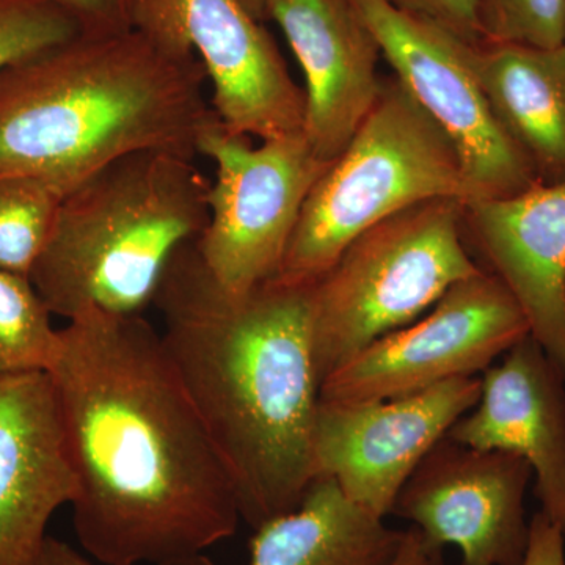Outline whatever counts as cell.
I'll return each instance as SVG.
<instances>
[{
    "instance_id": "6da1fadb",
    "label": "cell",
    "mask_w": 565,
    "mask_h": 565,
    "mask_svg": "<svg viewBox=\"0 0 565 565\" xmlns=\"http://www.w3.org/2000/svg\"><path fill=\"white\" fill-rule=\"evenodd\" d=\"M46 373L77 481L74 531L88 555L159 565L236 534L232 478L143 316L71 319Z\"/></svg>"
},
{
    "instance_id": "7a4b0ae2",
    "label": "cell",
    "mask_w": 565,
    "mask_h": 565,
    "mask_svg": "<svg viewBox=\"0 0 565 565\" xmlns=\"http://www.w3.org/2000/svg\"><path fill=\"white\" fill-rule=\"evenodd\" d=\"M313 282L244 292L215 280L195 241L167 267L154 305L163 348L221 455L253 530L299 508L315 482L319 379Z\"/></svg>"
},
{
    "instance_id": "3957f363",
    "label": "cell",
    "mask_w": 565,
    "mask_h": 565,
    "mask_svg": "<svg viewBox=\"0 0 565 565\" xmlns=\"http://www.w3.org/2000/svg\"><path fill=\"white\" fill-rule=\"evenodd\" d=\"M206 79L174 0H141L131 31L79 35L0 73V178L66 195L131 152L193 159L215 115Z\"/></svg>"
},
{
    "instance_id": "277c9868",
    "label": "cell",
    "mask_w": 565,
    "mask_h": 565,
    "mask_svg": "<svg viewBox=\"0 0 565 565\" xmlns=\"http://www.w3.org/2000/svg\"><path fill=\"white\" fill-rule=\"evenodd\" d=\"M210 188L192 159L147 150L71 189L29 275L52 316L141 315L177 252L206 228Z\"/></svg>"
},
{
    "instance_id": "5b68a950",
    "label": "cell",
    "mask_w": 565,
    "mask_h": 565,
    "mask_svg": "<svg viewBox=\"0 0 565 565\" xmlns=\"http://www.w3.org/2000/svg\"><path fill=\"white\" fill-rule=\"evenodd\" d=\"M475 200L448 137L396 76L315 182L278 277L315 282L359 234L429 200Z\"/></svg>"
},
{
    "instance_id": "8992f818",
    "label": "cell",
    "mask_w": 565,
    "mask_h": 565,
    "mask_svg": "<svg viewBox=\"0 0 565 565\" xmlns=\"http://www.w3.org/2000/svg\"><path fill=\"white\" fill-rule=\"evenodd\" d=\"M462 211L463 203L452 199L399 211L359 234L313 282L311 343L319 385L482 269L463 243Z\"/></svg>"
},
{
    "instance_id": "52a82bcc",
    "label": "cell",
    "mask_w": 565,
    "mask_h": 565,
    "mask_svg": "<svg viewBox=\"0 0 565 565\" xmlns=\"http://www.w3.org/2000/svg\"><path fill=\"white\" fill-rule=\"evenodd\" d=\"M215 162L207 193L210 221L195 241L215 280L244 292L281 273L305 200L330 162L303 132L263 140L234 136L212 117L196 147Z\"/></svg>"
},
{
    "instance_id": "ba28073f",
    "label": "cell",
    "mask_w": 565,
    "mask_h": 565,
    "mask_svg": "<svg viewBox=\"0 0 565 565\" xmlns=\"http://www.w3.org/2000/svg\"><path fill=\"white\" fill-rule=\"evenodd\" d=\"M531 334L522 308L486 269L457 281L422 321L366 345L323 379L319 399L381 403L489 370Z\"/></svg>"
},
{
    "instance_id": "9c48e42d",
    "label": "cell",
    "mask_w": 565,
    "mask_h": 565,
    "mask_svg": "<svg viewBox=\"0 0 565 565\" xmlns=\"http://www.w3.org/2000/svg\"><path fill=\"white\" fill-rule=\"evenodd\" d=\"M401 84L448 137L476 199H508L541 184L504 131L475 66V44L386 0H353Z\"/></svg>"
},
{
    "instance_id": "30bf717a",
    "label": "cell",
    "mask_w": 565,
    "mask_h": 565,
    "mask_svg": "<svg viewBox=\"0 0 565 565\" xmlns=\"http://www.w3.org/2000/svg\"><path fill=\"white\" fill-rule=\"evenodd\" d=\"M479 396L481 379L470 375L381 403L319 399L315 479H332L349 500L385 519L416 467Z\"/></svg>"
},
{
    "instance_id": "8fae6325",
    "label": "cell",
    "mask_w": 565,
    "mask_h": 565,
    "mask_svg": "<svg viewBox=\"0 0 565 565\" xmlns=\"http://www.w3.org/2000/svg\"><path fill=\"white\" fill-rule=\"evenodd\" d=\"M531 476L523 457L444 437L405 482L392 514L414 523L433 552L459 546L462 565H522Z\"/></svg>"
},
{
    "instance_id": "7c38bea8",
    "label": "cell",
    "mask_w": 565,
    "mask_h": 565,
    "mask_svg": "<svg viewBox=\"0 0 565 565\" xmlns=\"http://www.w3.org/2000/svg\"><path fill=\"white\" fill-rule=\"evenodd\" d=\"M462 234L565 377V182L463 203Z\"/></svg>"
},
{
    "instance_id": "4fadbf2b",
    "label": "cell",
    "mask_w": 565,
    "mask_h": 565,
    "mask_svg": "<svg viewBox=\"0 0 565 565\" xmlns=\"http://www.w3.org/2000/svg\"><path fill=\"white\" fill-rule=\"evenodd\" d=\"M77 481L46 371L0 377V565H40Z\"/></svg>"
},
{
    "instance_id": "5bb4252c",
    "label": "cell",
    "mask_w": 565,
    "mask_h": 565,
    "mask_svg": "<svg viewBox=\"0 0 565 565\" xmlns=\"http://www.w3.org/2000/svg\"><path fill=\"white\" fill-rule=\"evenodd\" d=\"M182 28L212 82V110L234 136L303 132L305 92L263 22L243 0H174Z\"/></svg>"
},
{
    "instance_id": "9a60e30c",
    "label": "cell",
    "mask_w": 565,
    "mask_h": 565,
    "mask_svg": "<svg viewBox=\"0 0 565 565\" xmlns=\"http://www.w3.org/2000/svg\"><path fill=\"white\" fill-rule=\"evenodd\" d=\"M269 17L302 66L303 134L332 162L381 96V47L353 0H273Z\"/></svg>"
},
{
    "instance_id": "2e32d148",
    "label": "cell",
    "mask_w": 565,
    "mask_h": 565,
    "mask_svg": "<svg viewBox=\"0 0 565 565\" xmlns=\"http://www.w3.org/2000/svg\"><path fill=\"white\" fill-rule=\"evenodd\" d=\"M475 412L446 437L523 457L542 512L565 534V377L531 334L484 371Z\"/></svg>"
},
{
    "instance_id": "e0dca14e",
    "label": "cell",
    "mask_w": 565,
    "mask_h": 565,
    "mask_svg": "<svg viewBox=\"0 0 565 565\" xmlns=\"http://www.w3.org/2000/svg\"><path fill=\"white\" fill-rule=\"evenodd\" d=\"M475 66L487 99L541 184L565 182V44L481 43Z\"/></svg>"
},
{
    "instance_id": "ac0fdd59",
    "label": "cell",
    "mask_w": 565,
    "mask_h": 565,
    "mask_svg": "<svg viewBox=\"0 0 565 565\" xmlns=\"http://www.w3.org/2000/svg\"><path fill=\"white\" fill-rule=\"evenodd\" d=\"M404 537L318 478L299 508L256 527L250 565H393Z\"/></svg>"
},
{
    "instance_id": "d6986e66",
    "label": "cell",
    "mask_w": 565,
    "mask_h": 565,
    "mask_svg": "<svg viewBox=\"0 0 565 565\" xmlns=\"http://www.w3.org/2000/svg\"><path fill=\"white\" fill-rule=\"evenodd\" d=\"M65 193L33 177L0 178V270L31 275Z\"/></svg>"
},
{
    "instance_id": "ffe728a7",
    "label": "cell",
    "mask_w": 565,
    "mask_h": 565,
    "mask_svg": "<svg viewBox=\"0 0 565 565\" xmlns=\"http://www.w3.org/2000/svg\"><path fill=\"white\" fill-rule=\"evenodd\" d=\"M57 340L31 278L0 270V377L47 371Z\"/></svg>"
},
{
    "instance_id": "44dd1931",
    "label": "cell",
    "mask_w": 565,
    "mask_h": 565,
    "mask_svg": "<svg viewBox=\"0 0 565 565\" xmlns=\"http://www.w3.org/2000/svg\"><path fill=\"white\" fill-rule=\"evenodd\" d=\"M481 43L555 50L565 44V0H479Z\"/></svg>"
},
{
    "instance_id": "7402d4cb",
    "label": "cell",
    "mask_w": 565,
    "mask_h": 565,
    "mask_svg": "<svg viewBox=\"0 0 565 565\" xmlns=\"http://www.w3.org/2000/svg\"><path fill=\"white\" fill-rule=\"evenodd\" d=\"M82 35L50 0H0V73Z\"/></svg>"
},
{
    "instance_id": "603a6c76",
    "label": "cell",
    "mask_w": 565,
    "mask_h": 565,
    "mask_svg": "<svg viewBox=\"0 0 565 565\" xmlns=\"http://www.w3.org/2000/svg\"><path fill=\"white\" fill-rule=\"evenodd\" d=\"M79 25L82 35H118L136 28L141 0H50Z\"/></svg>"
},
{
    "instance_id": "cb8c5ba5",
    "label": "cell",
    "mask_w": 565,
    "mask_h": 565,
    "mask_svg": "<svg viewBox=\"0 0 565 565\" xmlns=\"http://www.w3.org/2000/svg\"><path fill=\"white\" fill-rule=\"evenodd\" d=\"M397 10L414 14L455 33L467 43L481 44L479 35V0H386Z\"/></svg>"
},
{
    "instance_id": "d4e9b609",
    "label": "cell",
    "mask_w": 565,
    "mask_h": 565,
    "mask_svg": "<svg viewBox=\"0 0 565 565\" xmlns=\"http://www.w3.org/2000/svg\"><path fill=\"white\" fill-rule=\"evenodd\" d=\"M565 534L552 520L539 512L530 523V539L522 565H565Z\"/></svg>"
},
{
    "instance_id": "484cf974",
    "label": "cell",
    "mask_w": 565,
    "mask_h": 565,
    "mask_svg": "<svg viewBox=\"0 0 565 565\" xmlns=\"http://www.w3.org/2000/svg\"><path fill=\"white\" fill-rule=\"evenodd\" d=\"M40 565H93L87 557L82 556L77 550L61 541L57 537H47L44 545L43 555H41ZM159 565H215L211 557L202 555L182 557V559L170 561Z\"/></svg>"
},
{
    "instance_id": "4316f807",
    "label": "cell",
    "mask_w": 565,
    "mask_h": 565,
    "mask_svg": "<svg viewBox=\"0 0 565 565\" xmlns=\"http://www.w3.org/2000/svg\"><path fill=\"white\" fill-rule=\"evenodd\" d=\"M430 555L433 552L427 548L422 531L412 526L411 530L405 531L403 546L393 565H426Z\"/></svg>"
},
{
    "instance_id": "83f0119b",
    "label": "cell",
    "mask_w": 565,
    "mask_h": 565,
    "mask_svg": "<svg viewBox=\"0 0 565 565\" xmlns=\"http://www.w3.org/2000/svg\"><path fill=\"white\" fill-rule=\"evenodd\" d=\"M245 9L250 11L256 20L266 22L270 20L269 10L273 0H243Z\"/></svg>"
},
{
    "instance_id": "f1b7e54d",
    "label": "cell",
    "mask_w": 565,
    "mask_h": 565,
    "mask_svg": "<svg viewBox=\"0 0 565 565\" xmlns=\"http://www.w3.org/2000/svg\"><path fill=\"white\" fill-rule=\"evenodd\" d=\"M426 565H445L444 550H438V552H434L433 555H430L429 559H427Z\"/></svg>"
}]
</instances>
